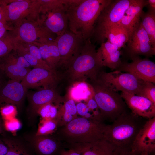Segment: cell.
Listing matches in <instances>:
<instances>
[{"mask_svg":"<svg viewBox=\"0 0 155 155\" xmlns=\"http://www.w3.org/2000/svg\"><path fill=\"white\" fill-rule=\"evenodd\" d=\"M86 104L90 109L95 110L99 109L96 103L93 98L87 100V104Z\"/></svg>","mask_w":155,"mask_h":155,"instance_id":"40","label":"cell"},{"mask_svg":"<svg viewBox=\"0 0 155 155\" xmlns=\"http://www.w3.org/2000/svg\"><path fill=\"white\" fill-rule=\"evenodd\" d=\"M92 38L100 44L106 40L120 49L125 46L129 39L127 30L119 24L107 25L94 28Z\"/></svg>","mask_w":155,"mask_h":155,"instance_id":"12","label":"cell"},{"mask_svg":"<svg viewBox=\"0 0 155 155\" xmlns=\"http://www.w3.org/2000/svg\"><path fill=\"white\" fill-rule=\"evenodd\" d=\"M82 155H112L115 147L104 139L89 143L69 145Z\"/></svg>","mask_w":155,"mask_h":155,"instance_id":"21","label":"cell"},{"mask_svg":"<svg viewBox=\"0 0 155 155\" xmlns=\"http://www.w3.org/2000/svg\"><path fill=\"white\" fill-rule=\"evenodd\" d=\"M55 41L60 54L59 67L65 69L79 53L84 40L68 29L57 36Z\"/></svg>","mask_w":155,"mask_h":155,"instance_id":"8","label":"cell"},{"mask_svg":"<svg viewBox=\"0 0 155 155\" xmlns=\"http://www.w3.org/2000/svg\"><path fill=\"white\" fill-rule=\"evenodd\" d=\"M155 150V117L148 119L143 125L131 147L134 155L150 154Z\"/></svg>","mask_w":155,"mask_h":155,"instance_id":"11","label":"cell"},{"mask_svg":"<svg viewBox=\"0 0 155 155\" xmlns=\"http://www.w3.org/2000/svg\"><path fill=\"white\" fill-rule=\"evenodd\" d=\"M147 4V0H133L118 24L127 31L129 36V40L140 25L143 9Z\"/></svg>","mask_w":155,"mask_h":155,"instance_id":"17","label":"cell"},{"mask_svg":"<svg viewBox=\"0 0 155 155\" xmlns=\"http://www.w3.org/2000/svg\"><path fill=\"white\" fill-rule=\"evenodd\" d=\"M58 111L56 106L52 104V103H49L40 108L37 114L39 115L42 119H55Z\"/></svg>","mask_w":155,"mask_h":155,"instance_id":"30","label":"cell"},{"mask_svg":"<svg viewBox=\"0 0 155 155\" xmlns=\"http://www.w3.org/2000/svg\"><path fill=\"white\" fill-rule=\"evenodd\" d=\"M24 137L30 143L36 155H59L64 148L61 142L53 136H37L35 133Z\"/></svg>","mask_w":155,"mask_h":155,"instance_id":"16","label":"cell"},{"mask_svg":"<svg viewBox=\"0 0 155 155\" xmlns=\"http://www.w3.org/2000/svg\"><path fill=\"white\" fill-rule=\"evenodd\" d=\"M105 125L101 121L77 117L53 136L69 145L92 142L104 139Z\"/></svg>","mask_w":155,"mask_h":155,"instance_id":"2","label":"cell"},{"mask_svg":"<svg viewBox=\"0 0 155 155\" xmlns=\"http://www.w3.org/2000/svg\"><path fill=\"white\" fill-rule=\"evenodd\" d=\"M128 62L122 60L120 66L116 70L132 74L143 80L155 83V63L148 58L137 57Z\"/></svg>","mask_w":155,"mask_h":155,"instance_id":"10","label":"cell"},{"mask_svg":"<svg viewBox=\"0 0 155 155\" xmlns=\"http://www.w3.org/2000/svg\"><path fill=\"white\" fill-rule=\"evenodd\" d=\"M140 18L141 24L147 33L152 47L155 48V11H143Z\"/></svg>","mask_w":155,"mask_h":155,"instance_id":"26","label":"cell"},{"mask_svg":"<svg viewBox=\"0 0 155 155\" xmlns=\"http://www.w3.org/2000/svg\"><path fill=\"white\" fill-rule=\"evenodd\" d=\"M76 107L78 114L82 117L91 110L88 108L86 104L81 102L78 103L76 105Z\"/></svg>","mask_w":155,"mask_h":155,"instance_id":"36","label":"cell"},{"mask_svg":"<svg viewBox=\"0 0 155 155\" xmlns=\"http://www.w3.org/2000/svg\"><path fill=\"white\" fill-rule=\"evenodd\" d=\"M0 112L3 120H5L16 117L18 112L16 106L9 104L0 107Z\"/></svg>","mask_w":155,"mask_h":155,"instance_id":"33","label":"cell"},{"mask_svg":"<svg viewBox=\"0 0 155 155\" xmlns=\"http://www.w3.org/2000/svg\"><path fill=\"white\" fill-rule=\"evenodd\" d=\"M139 116L127 111L119 116L111 125H105L104 139L115 148L131 149L140 129Z\"/></svg>","mask_w":155,"mask_h":155,"instance_id":"4","label":"cell"},{"mask_svg":"<svg viewBox=\"0 0 155 155\" xmlns=\"http://www.w3.org/2000/svg\"><path fill=\"white\" fill-rule=\"evenodd\" d=\"M62 107L65 110L70 113L75 118L77 117L78 114L76 105L75 101L73 100L69 99L65 102L64 106Z\"/></svg>","mask_w":155,"mask_h":155,"instance_id":"34","label":"cell"},{"mask_svg":"<svg viewBox=\"0 0 155 155\" xmlns=\"http://www.w3.org/2000/svg\"><path fill=\"white\" fill-rule=\"evenodd\" d=\"M3 20L0 21V38L5 34L6 28Z\"/></svg>","mask_w":155,"mask_h":155,"instance_id":"43","label":"cell"},{"mask_svg":"<svg viewBox=\"0 0 155 155\" xmlns=\"http://www.w3.org/2000/svg\"><path fill=\"white\" fill-rule=\"evenodd\" d=\"M58 127L57 122L55 119H42L35 134L37 136L52 135L56 131Z\"/></svg>","mask_w":155,"mask_h":155,"instance_id":"27","label":"cell"},{"mask_svg":"<svg viewBox=\"0 0 155 155\" xmlns=\"http://www.w3.org/2000/svg\"><path fill=\"white\" fill-rule=\"evenodd\" d=\"M9 51L7 41L5 39L0 38V57L6 55Z\"/></svg>","mask_w":155,"mask_h":155,"instance_id":"38","label":"cell"},{"mask_svg":"<svg viewBox=\"0 0 155 155\" xmlns=\"http://www.w3.org/2000/svg\"><path fill=\"white\" fill-rule=\"evenodd\" d=\"M97 79L115 91L132 93L137 96L145 82L132 74L117 70L109 72L103 70Z\"/></svg>","mask_w":155,"mask_h":155,"instance_id":"6","label":"cell"},{"mask_svg":"<svg viewBox=\"0 0 155 155\" xmlns=\"http://www.w3.org/2000/svg\"><path fill=\"white\" fill-rule=\"evenodd\" d=\"M27 89L20 81L2 80L0 82V107L9 104L20 107L24 100Z\"/></svg>","mask_w":155,"mask_h":155,"instance_id":"14","label":"cell"},{"mask_svg":"<svg viewBox=\"0 0 155 155\" xmlns=\"http://www.w3.org/2000/svg\"><path fill=\"white\" fill-rule=\"evenodd\" d=\"M3 73L0 70V81L3 80L2 74Z\"/></svg>","mask_w":155,"mask_h":155,"instance_id":"46","label":"cell"},{"mask_svg":"<svg viewBox=\"0 0 155 155\" xmlns=\"http://www.w3.org/2000/svg\"><path fill=\"white\" fill-rule=\"evenodd\" d=\"M30 115L35 116L40 108L46 104L59 102L61 98L55 88L40 89L28 95Z\"/></svg>","mask_w":155,"mask_h":155,"instance_id":"20","label":"cell"},{"mask_svg":"<svg viewBox=\"0 0 155 155\" xmlns=\"http://www.w3.org/2000/svg\"><path fill=\"white\" fill-rule=\"evenodd\" d=\"M100 44L96 50L99 62L103 67H108L113 71L116 70L121 63V49L107 41Z\"/></svg>","mask_w":155,"mask_h":155,"instance_id":"18","label":"cell"},{"mask_svg":"<svg viewBox=\"0 0 155 155\" xmlns=\"http://www.w3.org/2000/svg\"><path fill=\"white\" fill-rule=\"evenodd\" d=\"M152 83L145 81L138 96L144 97L155 104V86Z\"/></svg>","mask_w":155,"mask_h":155,"instance_id":"31","label":"cell"},{"mask_svg":"<svg viewBox=\"0 0 155 155\" xmlns=\"http://www.w3.org/2000/svg\"><path fill=\"white\" fill-rule=\"evenodd\" d=\"M93 95L102 120L113 122L123 113L127 111V106L121 94L97 79L91 82Z\"/></svg>","mask_w":155,"mask_h":155,"instance_id":"5","label":"cell"},{"mask_svg":"<svg viewBox=\"0 0 155 155\" xmlns=\"http://www.w3.org/2000/svg\"><path fill=\"white\" fill-rule=\"evenodd\" d=\"M155 55V48L152 47L140 22L125 46L121 49V56L124 59L131 60L140 55L149 58Z\"/></svg>","mask_w":155,"mask_h":155,"instance_id":"7","label":"cell"},{"mask_svg":"<svg viewBox=\"0 0 155 155\" xmlns=\"http://www.w3.org/2000/svg\"><path fill=\"white\" fill-rule=\"evenodd\" d=\"M8 150V148L7 146L0 137V155H6Z\"/></svg>","mask_w":155,"mask_h":155,"instance_id":"41","label":"cell"},{"mask_svg":"<svg viewBox=\"0 0 155 155\" xmlns=\"http://www.w3.org/2000/svg\"><path fill=\"white\" fill-rule=\"evenodd\" d=\"M1 136L8 148L6 155H36L30 144L24 137L8 134L5 131Z\"/></svg>","mask_w":155,"mask_h":155,"instance_id":"19","label":"cell"},{"mask_svg":"<svg viewBox=\"0 0 155 155\" xmlns=\"http://www.w3.org/2000/svg\"><path fill=\"white\" fill-rule=\"evenodd\" d=\"M110 0H72L66 7L69 29L85 40L91 39L96 22Z\"/></svg>","mask_w":155,"mask_h":155,"instance_id":"1","label":"cell"},{"mask_svg":"<svg viewBox=\"0 0 155 155\" xmlns=\"http://www.w3.org/2000/svg\"><path fill=\"white\" fill-rule=\"evenodd\" d=\"M148 10L151 11H155V0H147Z\"/></svg>","mask_w":155,"mask_h":155,"instance_id":"42","label":"cell"},{"mask_svg":"<svg viewBox=\"0 0 155 155\" xmlns=\"http://www.w3.org/2000/svg\"><path fill=\"white\" fill-rule=\"evenodd\" d=\"M48 42L42 44L39 49L42 59L45 61V62L50 68L56 70L59 67V52L55 40Z\"/></svg>","mask_w":155,"mask_h":155,"instance_id":"24","label":"cell"},{"mask_svg":"<svg viewBox=\"0 0 155 155\" xmlns=\"http://www.w3.org/2000/svg\"><path fill=\"white\" fill-rule=\"evenodd\" d=\"M28 7V3L25 1H17L11 3L8 8L7 13L9 18L13 20L17 19Z\"/></svg>","mask_w":155,"mask_h":155,"instance_id":"28","label":"cell"},{"mask_svg":"<svg viewBox=\"0 0 155 155\" xmlns=\"http://www.w3.org/2000/svg\"><path fill=\"white\" fill-rule=\"evenodd\" d=\"M0 60V70L11 80L22 81L31 70L23 67L8 58Z\"/></svg>","mask_w":155,"mask_h":155,"instance_id":"23","label":"cell"},{"mask_svg":"<svg viewBox=\"0 0 155 155\" xmlns=\"http://www.w3.org/2000/svg\"><path fill=\"white\" fill-rule=\"evenodd\" d=\"M4 11L1 8H0V21L3 20L4 18Z\"/></svg>","mask_w":155,"mask_h":155,"instance_id":"45","label":"cell"},{"mask_svg":"<svg viewBox=\"0 0 155 155\" xmlns=\"http://www.w3.org/2000/svg\"><path fill=\"white\" fill-rule=\"evenodd\" d=\"M5 131L3 125V121L1 116H0V135H1Z\"/></svg>","mask_w":155,"mask_h":155,"instance_id":"44","label":"cell"},{"mask_svg":"<svg viewBox=\"0 0 155 155\" xmlns=\"http://www.w3.org/2000/svg\"><path fill=\"white\" fill-rule=\"evenodd\" d=\"M29 51V53L40 63L48 65L43 60L39 49L37 47L34 46H31L30 47Z\"/></svg>","mask_w":155,"mask_h":155,"instance_id":"35","label":"cell"},{"mask_svg":"<svg viewBox=\"0 0 155 155\" xmlns=\"http://www.w3.org/2000/svg\"><path fill=\"white\" fill-rule=\"evenodd\" d=\"M69 91L70 99L75 101L88 100L93 98V92L92 87L84 82H76Z\"/></svg>","mask_w":155,"mask_h":155,"instance_id":"25","label":"cell"},{"mask_svg":"<svg viewBox=\"0 0 155 155\" xmlns=\"http://www.w3.org/2000/svg\"><path fill=\"white\" fill-rule=\"evenodd\" d=\"M138 155H150V154H142Z\"/></svg>","mask_w":155,"mask_h":155,"instance_id":"47","label":"cell"},{"mask_svg":"<svg viewBox=\"0 0 155 155\" xmlns=\"http://www.w3.org/2000/svg\"><path fill=\"white\" fill-rule=\"evenodd\" d=\"M59 155H82L75 150L68 148L67 150L63 149L60 152Z\"/></svg>","mask_w":155,"mask_h":155,"instance_id":"39","label":"cell"},{"mask_svg":"<svg viewBox=\"0 0 155 155\" xmlns=\"http://www.w3.org/2000/svg\"><path fill=\"white\" fill-rule=\"evenodd\" d=\"M61 77V75L56 70L34 68L30 71L21 83L27 89L40 87L55 88Z\"/></svg>","mask_w":155,"mask_h":155,"instance_id":"9","label":"cell"},{"mask_svg":"<svg viewBox=\"0 0 155 155\" xmlns=\"http://www.w3.org/2000/svg\"><path fill=\"white\" fill-rule=\"evenodd\" d=\"M133 1L110 0L98 17L94 29L107 25L118 24Z\"/></svg>","mask_w":155,"mask_h":155,"instance_id":"13","label":"cell"},{"mask_svg":"<svg viewBox=\"0 0 155 155\" xmlns=\"http://www.w3.org/2000/svg\"><path fill=\"white\" fill-rule=\"evenodd\" d=\"M112 155H134L130 148H115Z\"/></svg>","mask_w":155,"mask_h":155,"instance_id":"37","label":"cell"},{"mask_svg":"<svg viewBox=\"0 0 155 155\" xmlns=\"http://www.w3.org/2000/svg\"><path fill=\"white\" fill-rule=\"evenodd\" d=\"M19 33L21 38L28 42L33 41L37 37L35 28L29 23H25L21 25L20 28Z\"/></svg>","mask_w":155,"mask_h":155,"instance_id":"29","label":"cell"},{"mask_svg":"<svg viewBox=\"0 0 155 155\" xmlns=\"http://www.w3.org/2000/svg\"><path fill=\"white\" fill-rule=\"evenodd\" d=\"M67 5L63 7L51 10L52 11L49 14L45 22L47 29L56 33L57 36L63 34L69 29L66 11Z\"/></svg>","mask_w":155,"mask_h":155,"instance_id":"22","label":"cell"},{"mask_svg":"<svg viewBox=\"0 0 155 155\" xmlns=\"http://www.w3.org/2000/svg\"><path fill=\"white\" fill-rule=\"evenodd\" d=\"M120 94L127 106L135 115L148 119L155 117V104L147 98L125 91Z\"/></svg>","mask_w":155,"mask_h":155,"instance_id":"15","label":"cell"},{"mask_svg":"<svg viewBox=\"0 0 155 155\" xmlns=\"http://www.w3.org/2000/svg\"><path fill=\"white\" fill-rule=\"evenodd\" d=\"M3 121L5 130L13 135H17V132L22 126L21 123L16 117Z\"/></svg>","mask_w":155,"mask_h":155,"instance_id":"32","label":"cell"},{"mask_svg":"<svg viewBox=\"0 0 155 155\" xmlns=\"http://www.w3.org/2000/svg\"><path fill=\"white\" fill-rule=\"evenodd\" d=\"M91 39L84 40L83 46L76 57L65 69V76L72 82L82 81L90 78L96 81L102 67L97 58L95 45Z\"/></svg>","mask_w":155,"mask_h":155,"instance_id":"3","label":"cell"}]
</instances>
